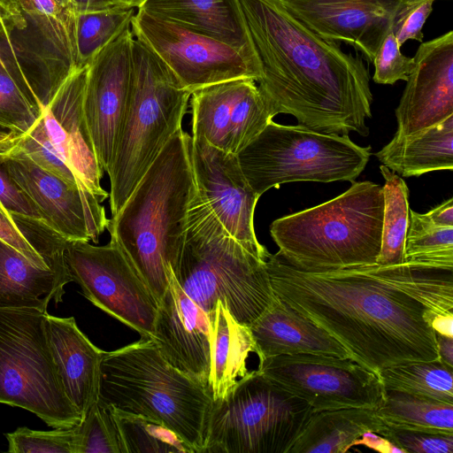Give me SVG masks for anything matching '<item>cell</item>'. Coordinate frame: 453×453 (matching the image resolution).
<instances>
[{
	"label": "cell",
	"instance_id": "21",
	"mask_svg": "<svg viewBox=\"0 0 453 453\" xmlns=\"http://www.w3.org/2000/svg\"><path fill=\"white\" fill-rule=\"evenodd\" d=\"M287 7L322 38L342 42L372 62L391 30L402 0H283Z\"/></svg>",
	"mask_w": 453,
	"mask_h": 453
},
{
	"label": "cell",
	"instance_id": "18",
	"mask_svg": "<svg viewBox=\"0 0 453 453\" xmlns=\"http://www.w3.org/2000/svg\"><path fill=\"white\" fill-rule=\"evenodd\" d=\"M191 163L196 190L225 229L247 250L267 260L259 243L254 212L260 197L248 183L236 154L191 136Z\"/></svg>",
	"mask_w": 453,
	"mask_h": 453
},
{
	"label": "cell",
	"instance_id": "4",
	"mask_svg": "<svg viewBox=\"0 0 453 453\" xmlns=\"http://www.w3.org/2000/svg\"><path fill=\"white\" fill-rule=\"evenodd\" d=\"M98 399L118 410L161 422L203 453L213 399L209 388L163 357L151 337L105 351Z\"/></svg>",
	"mask_w": 453,
	"mask_h": 453
},
{
	"label": "cell",
	"instance_id": "16",
	"mask_svg": "<svg viewBox=\"0 0 453 453\" xmlns=\"http://www.w3.org/2000/svg\"><path fill=\"white\" fill-rule=\"evenodd\" d=\"M131 25L104 47L88 67L83 100L96 157L107 173L127 110L132 69Z\"/></svg>",
	"mask_w": 453,
	"mask_h": 453
},
{
	"label": "cell",
	"instance_id": "34",
	"mask_svg": "<svg viewBox=\"0 0 453 453\" xmlns=\"http://www.w3.org/2000/svg\"><path fill=\"white\" fill-rule=\"evenodd\" d=\"M404 263L453 268V227L435 226L426 213L410 209Z\"/></svg>",
	"mask_w": 453,
	"mask_h": 453
},
{
	"label": "cell",
	"instance_id": "43",
	"mask_svg": "<svg viewBox=\"0 0 453 453\" xmlns=\"http://www.w3.org/2000/svg\"><path fill=\"white\" fill-rule=\"evenodd\" d=\"M0 204L11 214H19L42 219L35 203L12 180L0 160Z\"/></svg>",
	"mask_w": 453,
	"mask_h": 453
},
{
	"label": "cell",
	"instance_id": "31",
	"mask_svg": "<svg viewBox=\"0 0 453 453\" xmlns=\"http://www.w3.org/2000/svg\"><path fill=\"white\" fill-rule=\"evenodd\" d=\"M453 367L440 359L413 361L379 372L384 389L396 390L453 404Z\"/></svg>",
	"mask_w": 453,
	"mask_h": 453
},
{
	"label": "cell",
	"instance_id": "47",
	"mask_svg": "<svg viewBox=\"0 0 453 453\" xmlns=\"http://www.w3.org/2000/svg\"><path fill=\"white\" fill-rule=\"evenodd\" d=\"M24 21L20 11H14L0 4V37L9 34L12 28Z\"/></svg>",
	"mask_w": 453,
	"mask_h": 453
},
{
	"label": "cell",
	"instance_id": "45",
	"mask_svg": "<svg viewBox=\"0 0 453 453\" xmlns=\"http://www.w3.org/2000/svg\"><path fill=\"white\" fill-rule=\"evenodd\" d=\"M357 445H364L380 453H405L389 440L372 431L365 432L353 441L351 448Z\"/></svg>",
	"mask_w": 453,
	"mask_h": 453
},
{
	"label": "cell",
	"instance_id": "35",
	"mask_svg": "<svg viewBox=\"0 0 453 453\" xmlns=\"http://www.w3.org/2000/svg\"><path fill=\"white\" fill-rule=\"evenodd\" d=\"M125 453H195L176 433L153 418L111 406Z\"/></svg>",
	"mask_w": 453,
	"mask_h": 453
},
{
	"label": "cell",
	"instance_id": "22",
	"mask_svg": "<svg viewBox=\"0 0 453 453\" xmlns=\"http://www.w3.org/2000/svg\"><path fill=\"white\" fill-rule=\"evenodd\" d=\"M88 66L75 71L42 109L45 131L63 161L81 185L92 193L108 198L101 187L104 176L97 163L83 111Z\"/></svg>",
	"mask_w": 453,
	"mask_h": 453
},
{
	"label": "cell",
	"instance_id": "3",
	"mask_svg": "<svg viewBox=\"0 0 453 453\" xmlns=\"http://www.w3.org/2000/svg\"><path fill=\"white\" fill-rule=\"evenodd\" d=\"M190 147L191 135L179 129L107 226L157 303L181 253L196 193Z\"/></svg>",
	"mask_w": 453,
	"mask_h": 453
},
{
	"label": "cell",
	"instance_id": "7",
	"mask_svg": "<svg viewBox=\"0 0 453 453\" xmlns=\"http://www.w3.org/2000/svg\"><path fill=\"white\" fill-rule=\"evenodd\" d=\"M191 92L144 42H132L127 110L108 171L111 216L126 203L159 152L181 128Z\"/></svg>",
	"mask_w": 453,
	"mask_h": 453
},
{
	"label": "cell",
	"instance_id": "48",
	"mask_svg": "<svg viewBox=\"0 0 453 453\" xmlns=\"http://www.w3.org/2000/svg\"><path fill=\"white\" fill-rule=\"evenodd\" d=\"M69 4L76 13L96 12L120 4L116 0H69Z\"/></svg>",
	"mask_w": 453,
	"mask_h": 453
},
{
	"label": "cell",
	"instance_id": "52",
	"mask_svg": "<svg viewBox=\"0 0 453 453\" xmlns=\"http://www.w3.org/2000/svg\"><path fill=\"white\" fill-rule=\"evenodd\" d=\"M20 1L21 0H0V4L9 9L20 11Z\"/></svg>",
	"mask_w": 453,
	"mask_h": 453
},
{
	"label": "cell",
	"instance_id": "10",
	"mask_svg": "<svg viewBox=\"0 0 453 453\" xmlns=\"http://www.w3.org/2000/svg\"><path fill=\"white\" fill-rule=\"evenodd\" d=\"M48 312L0 308V403L29 411L53 428L82 420L69 400L49 344Z\"/></svg>",
	"mask_w": 453,
	"mask_h": 453
},
{
	"label": "cell",
	"instance_id": "46",
	"mask_svg": "<svg viewBox=\"0 0 453 453\" xmlns=\"http://www.w3.org/2000/svg\"><path fill=\"white\" fill-rule=\"evenodd\" d=\"M426 214L435 226L453 227V198L446 200Z\"/></svg>",
	"mask_w": 453,
	"mask_h": 453
},
{
	"label": "cell",
	"instance_id": "32",
	"mask_svg": "<svg viewBox=\"0 0 453 453\" xmlns=\"http://www.w3.org/2000/svg\"><path fill=\"white\" fill-rule=\"evenodd\" d=\"M380 171L385 180L382 187L384 209L381 246L376 264L404 263V245L409 221V188L395 173L381 165Z\"/></svg>",
	"mask_w": 453,
	"mask_h": 453
},
{
	"label": "cell",
	"instance_id": "51",
	"mask_svg": "<svg viewBox=\"0 0 453 453\" xmlns=\"http://www.w3.org/2000/svg\"><path fill=\"white\" fill-rule=\"evenodd\" d=\"M21 135L0 129V152H4L17 144Z\"/></svg>",
	"mask_w": 453,
	"mask_h": 453
},
{
	"label": "cell",
	"instance_id": "40",
	"mask_svg": "<svg viewBox=\"0 0 453 453\" xmlns=\"http://www.w3.org/2000/svg\"><path fill=\"white\" fill-rule=\"evenodd\" d=\"M400 49L397 39L390 30L372 60L374 82L392 85L398 81H407L414 66V58L403 55Z\"/></svg>",
	"mask_w": 453,
	"mask_h": 453
},
{
	"label": "cell",
	"instance_id": "33",
	"mask_svg": "<svg viewBox=\"0 0 453 453\" xmlns=\"http://www.w3.org/2000/svg\"><path fill=\"white\" fill-rule=\"evenodd\" d=\"M134 9L117 4L96 12H75L74 34L79 69L88 66L104 47L131 25Z\"/></svg>",
	"mask_w": 453,
	"mask_h": 453
},
{
	"label": "cell",
	"instance_id": "8",
	"mask_svg": "<svg viewBox=\"0 0 453 453\" xmlns=\"http://www.w3.org/2000/svg\"><path fill=\"white\" fill-rule=\"evenodd\" d=\"M371 150L349 135L271 120L236 156L248 183L261 196L288 182H353L365 168Z\"/></svg>",
	"mask_w": 453,
	"mask_h": 453
},
{
	"label": "cell",
	"instance_id": "11",
	"mask_svg": "<svg viewBox=\"0 0 453 453\" xmlns=\"http://www.w3.org/2000/svg\"><path fill=\"white\" fill-rule=\"evenodd\" d=\"M24 21L0 37V58L30 102L42 110L77 70L75 12L55 0L20 1Z\"/></svg>",
	"mask_w": 453,
	"mask_h": 453
},
{
	"label": "cell",
	"instance_id": "1",
	"mask_svg": "<svg viewBox=\"0 0 453 453\" xmlns=\"http://www.w3.org/2000/svg\"><path fill=\"white\" fill-rule=\"evenodd\" d=\"M266 268L275 296L375 373L440 359L430 322L453 312V268L403 263L304 271L278 253L270 254Z\"/></svg>",
	"mask_w": 453,
	"mask_h": 453
},
{
	"label": "cell",
	"instance_id": "9",
	"mask_svg": "<svg viewBox=\"0 0 453 453\" xmlns=\"http://www.w3.org/2000/svg\"><path fill=\"white\" fill-rule=\"evenodd\" d=\"M312 407L257 370L213 401L203 453H288Z\"/></svg>",
	"mask_w": 453,
	"mask_h": 453
},
{
	"label": "cell",
	"instance_id": "17",
	"mask_svg": "<svg viewBox=\"0 0 453 453\" xmlns=\"http://www.w3.org/2000/svg\"><path fill=\"white\" fill-rule=\"evenodd\" d=\"M190 105L191 136L234 154L253 140L274 117L256 81L245 77L193 91Z\"/></svg>",
	"mask_w": 453,
	"mask_h": 453
},
{
	"label": "cell",
	"instance_id": "2",
	"mask_svg": "<svg viewBox=\"0 0 453 453\" xmlns=\"http://www.w3.org/2000/svg\"><path fill=\"white\" fill-rule=\"evenodd\" d=\"M258 60L257 88L272 113L324 134H369L372 94L359 56L309 28L283 0H239Z\"/></svg>",
	"mask_w": 453,
	"mask_h": 453
},
{
	"label": "cell",
	"instance_id": "14",
	"mask_svg": "<svg viewBox=\"0 0 453 453\" xmlns=\"http://www.w3.org/2000/svg\"><path fill=\"white\" fill-rule=\"evenodd\" d=\"M131 28L191 93L235 78L261 76L258 65L234 47L138 10Z\"/></svg>",
	"mask_w": 453,
	"mask_h": 453
},
{
	"label": "cell",
	"instance_id": "6",
	"mask_svg": "<svg viewBox=\"0 0 453 453\" xmlns=\"http://www.w3.org/2000/svg\"><path fill=\"white\" fill-rule=\"evenodd\" d=\"M382 187L353 181L319 205L275 219L270 234L288 264L304 271L376 264L381 246Z\"/></svg>",
	"mask_w": 453,
	"mask_h": 453
},
{
	"label": "cell",
	"instance_id": "38",
	"mask_svg": "<svg viewBox=\"0 0 453 453\" xmlns=\"http://www.w3.org/2000/svg\"><path fill=\"white\" fill-rule=\"evenodd\" d=\"M79 425V424H78ZM76 427L33 430L26 426L5 434L11 453H76Z\"/></svg>",
	"mask_w": 453,
	"mask_h": 453
},
{
	"label": "cell",
	"instance_id": "36",
	"mask_svg": "<svg viewBox=\"0 0 453 453\" xmlns=\"http://www.w3.org/2000/svg\"><path fill=\"white\" fill-rule=\"evenodd\" d=\"M76 453H125L111 405L99 399L76 427Z\"/></svg>",
	"mask_w": 453,
	"mask_h": 453
},
{
	"label": "cell",
	"instance_id": "23",
	"mask_svg": "<svg viewBox=\"0 0 453 453\" xmlns=\"http://www.w3.org/2000/svg\"><path fill=\"white\" fill-rule=\"evenodd\" d=\"M249 327L259 361L295 354L350 358L349 352L335 338L277 296Z\"/></svg>",
	"mask_w": 453,
	"mask_h": 453
},
{
	"label": "cell",
	"instance_id": "28",
	"mask_svg": "<svg viewBox=\"0 0 453 453\" xmlns=\"http://www.w3.org/2000/svg\"><path fill=\"white\" fill-rule=\"evenodd\" d=\"M209 318L212 327L210 392L217 401L249 373L247 358L250 352L257 353V348L250 327L238 322L221 301Z\"/></svg>",
	"mask_w": 453,
	"mask_h": 453
},
{
	"label": "cell",
	"instance_id": "39",
	"mask_svg": "<svg viewBox=\"0 0 453 453\" xmlns=\"http://www.w3.org/2000/svg\"><path fill=\"white\" fill-rule=\"evenodd\" d=\"M15 147L45 171L70 184L85 188L55 150L45 131L42 114L33 127L21 135Z\"/></svg>",
	"mask_w": 453,
	"mask_h": 453
},
{
	"label": "cell",
	"instance_id": "13",
	"mask_svg": "<svg viewBox=\"0 0 453 453\" xmlns=\"http://www.w3.org/2000/svg\"><path fill=\"white\" fill-rule=\"evenodd\" d=\"M258 372L310 404L314 411L373 408L385 389L379 374L351 358L295 354L259 361Z\"/></svg>",
	"mask_w": 453,
	"mask_h": 453
},
{
	"label": "cell",
	"instance_id": "44",
	"mask_svg": "<svg viewBox=\"0 0 453 453\" xmlns=\"http://www.w3.org/2000/svg\"><path fill=\"white\" fill-rule=\"evenodd\" d=\"M0 240L19 251L34 264L41 267L50 268L18 227L11 213L1 204Z\"/></svg>",
	"mask_w": 453,
	"mask_h": 453
},
{
	"label": "cell",
	"instance_id": "42",
	"mask_svg": "<svg viewBox=\"0 0 453 453\" xmlns=\"http://www.w3.org/2000/svg\"><path fill=\"white\" fill-rule=\"evenodd\" d=\"M383 437L405 453H453V435L397 429L387 426Z\"/></svg>",
	"mask_w": 453,
	"mask_h": 453
},
{
	"label": "cell",
	"instance_id": "50",
	"mask_svg": "<svg viewBox=\"0 0 453 453\" xmlns=\"http://www.w3.org/2000/svg\"><path fill=\"white\" fill-rule=\"evenodd\" d=\"M435 334L440 360L453 367V337Z\"/></svg>",
	"mask_w": 453,
	"mask_h": 453
},
{
	"label": "cell",
	"instance_id": "24",
	"mask_svg": "<svg viewBox=\"0 0 453 453\" xmlns=\"http://www.w3.org/2000/svg\"><path fill=\"white\" fill-rule=\"evenodd\" d=\"M45 328L65 393L83 418L98 400L100 366L105 351L89 341L73 317L48 313Z\"/></svg>",
	"mask_w": 453,
	"mask_h": 453
},
{
	"label": "cell",
	"instance_id": "5",
	"mask_svg": "<svg viewBox=\"0 0 453 453\" xmlns=\"http://www.w3.org/2000/svg\"><path fill=\"white\" fill-rule=\"evenodd\" d=\"M173 272L184 292L208 315L221 301L238 322L248 326L275 297L266 260L247 250L225 229L197 190Z\"/></svg>",
	"mask_w": 453,
	"mask_h": 453
},
{
	"label": "cell",
	"instance_id": "53",
	"mask_svg": "<svg viewBox=\"0 0 453 453\" xmlns=\"http://www.w3.org/2000/svg\"><path fill=\"white\" fill-rule=\"evenodd\" d=\"M120 4L139 8L145 0H116Z\"/></svg>",
	"mask_w": 453,
	"mask_h": 453
},
{
	"label": "cell",
	"instance_id": "30",
	"mask_svg": "<svg viewBox=\"0 0 453 453\" xmlns=\"http://www.w3.org/2000/svg\"><path fill=\"white\" fill-rule=\"evenodd\" d=\"M375 413L394 428L453 435V404L434 399L385 389Z\"/></svg>",
	"mask_w": 453,
	"mask_h": 453
},
{
	"label": "cell",
	"instance_id": "19",
	"mask_svg": "<svg viewBox=\"0 0 453 453\" xmlns=\"http://www.w3.org/2000/svg\"><path fill=\"white\" fill-rule=\"evenodd\" d=\"M395 109V136L414 135L453 115V31L421 42Z\"/></svg>",
	"mask_w": 453,
	"mask_h": 453
},
{
	"label": "cell",
	"instance_id": "54",
	"mask_svg": "<svg viewBox=\"0 0 453 453\" xmlns=\"http://www.w3.org/2000/svg\"><path fill=\"white\" fill-rule=\"evenodd\" d=\"M59 5L66 7L71 6L69 4V0H55Z\"/></svg>",
	"mask_w": 453,
	"mask_h": 453
},
{
	"label": "cell",
	"instance_id": "15",
	"mask_svg": "<svg viewBox=\"0 0 453 453\" xmlns=\"http://www.w3.org/2000/svg\"><path fill=\"white\" fill-rule=\"evenodd\" d=\"M15 145L0 160L43 221L66 240L98 242L109 223L102 204L107 198L45 171Z\"/></svg>",
	"mask_w": 453,
	"mask_h": 453
},
{
	"label": "cell",
	"instance_id": "29",
	"mask_svg": "<svg viewBox=\"0 0 453 453\" xmlns=\"http://www.w3.org/2000/svg\"><path fill=\"white\" fill-rule=\"evenodd\" d=\"M386 427L373 408L313 410L288 453H346L365 432L382 435Z\"/></svg>",
	"mask_w": 453,
	"mask_h": 453
},
{
	"label": "cell",
	"instance_id": "41",
	"mask_svg": "<svg viewBox=\"0 0 453 453\" xmlns=\"http://www.w3.org/2000/svg\"><path fill=\"white\" fill-rule=\"evenodd\" d=\"M435 0H402L391 30L402 47L408 40L423 42V27L433 12Z\"/></svg>",
	"mask_w": 453,
	"mask_h": 453
},
{
	"label": "cell",
	"instance_id": "27",
	"mask_svg": "<svg viewBox=\"0 0 453 453\" xmlns=\"http://www.w3.org/2000/svg\"><path fill=\"white\" fill-rule=\"evenodd\" d=\"M378 160L403 177L453 169V115L414 135L395 136L376 152Z\"/></svg>",
	"mask_w": 453,
	"mask_h": 453
},
{
	"label": "cell",
	"instance_id": "12",
	"mask_svg": "<svg viewBox=\"0 0 453 453\" xmlns=\"http://www.w3.org/2000/svg\"><path fill=\"white\" fill-rule=\"evenodd\" d=\"M64 260L88 300L141 336L153 337L158 303L116 242L96 246L66 240Z\"/></svg>",
	"mask_w": 453,
	"mask_h": 453
},
{
	"label": "cell",
	"instance_id": "20",
	"mask_svg": "<svg viewBox=\"0 0 453 453\" xmlns=\"http://www.w3.org/2000/svg\"><path fill=\"white\" fill-rule=\"evenodd\" d=\"M152 339L169 364L210 390L211 323L208 313L184 292L173 270L158 302Z\"/></svg>",
	"mask_w": 453,
	"mask_h": 453
},
{
	"label": "cell",
	"instance_id": "37",
	"mask_svg": "<svg viewBox=\"0 0 453 453\" xmlns=\"http://www.w3.org/2000/svg\"><path fill=\"white\" fill-rule=\"evenodd\" d=\"M42 111L30 102L0 59V129L17 135L25 134Z\"/></svg>",
	"mask_w": 453,
	"mask_h": 453
},
{
	"label": "cell",
	"instance_id": "26",
	"mask_svg": "<svg viewBox=\"0 0 453 453\" xmlns=\"http://www.w3.org/2000/svg\"><path fill=\"white\" fill-rule=\"evenodd\" d=\"M68 275L41 267L0 240V308L47 311L50 300L62 301Z\"/></svg>",
	"mask_w": 453,
	"mask_h": 453
},
{
	"label": "cell",
	"instance_id": "49",
	"mask_svg": "<svg viewBox=\"0 0 453 453\" xmlns=\"http://www.w3.org/2000/svg\"><path fill=\"white\" fill-rule=\"evenodd\" d=\"M435 334L453 337V312L435 315L430 322Z\"/></svg>",
	"mask_w": 453,
	"mask_h": 453
},
{
	"label": "cell",
	"instance_id": "25",
	"mask_svg": "<svg viewBox=\"0 0 453 453\" xmlns=\"http://www.w3.org/2000/svg\"><path fill=\"white\" fill-rule=\"evenodd\" d=\"M138 10L226 43L259 65L239 0H145Z\"/></svg>",
	"mask_w": 453,
	"mask_h": 453
}]
</instances>
